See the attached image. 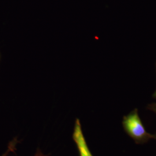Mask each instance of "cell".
I'll return each mask as SVG.
<instances>
[{
  "mask_svg": "<svg viewBox=\"0 0 156 156\" xmlns=\"http://www.w3.org/2000/svg\"><path fill=\"white\" fill-rule=\"evenodd\" d=\"M73 140L77 147L79 156H93L86 143L79 119L75 122L73 133Z\"/></svg>",
  "mask_w": 156,
  "mask_h": 156,
  "instance_id": "cell-1",
  "label": "cell"
},
{
  "mask_svg": "<svg viewBox=\"0 0 156 156\" xmlns=\"http://www.w3.org/2000/svg\"><path fill=\"white\" fill-rule=\"evenodd\" d=\"M124 125L129 134L134 138H141L146 134L145 128L137 113H133L126 117Z\"/></svg>",
  "mask_w": 156,
  "mask_h": 156,
  "instance_id": "cell-2",
  "label": "cell"
},
{
  "mask_svg": "<svg viewBox=\"0 0 156 156\" xmlns=\"http://www.w3.org/2000/svg\"><path fill=\"white\" fill-rule=\"evenodd\" d=\"M19 142V141L17 140V138H14L13 140L10 142L8 146V149L4 153V154L1 156H8L10 153L14 152L16 149L17 144Z\"/></svg>",
  "mask_w": 156,
  "mask_h": 156,
  "instance_id": "cell-3",
  "label": "cell"
},
{
  "mask_svg": "<svg viewBox=\"0 0 156 156\" xmlns=\"http://www.w3.org/2000/svg\"><path fill=\"white\" fill-rule=\"evenodd\" d=\"M34 156H49V155H45L39 149H38Z\"/></svg>",
  "mask_w": 156,
  "mask_h": 156,
  "instance_id": "cell-4",
  "label": "cell"
}]
</instances>
